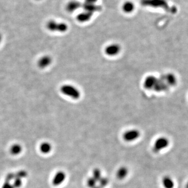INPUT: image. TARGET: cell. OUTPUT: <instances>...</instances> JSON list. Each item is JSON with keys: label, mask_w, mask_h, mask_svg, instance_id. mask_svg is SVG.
<instances>
[{"label": "cell", "mask_w": 188, "mask_h": 188, "mask_svg": "<svg viewBox=\"0 0 188 188\" xmlns=\"http://www.w3.org/2000/svg\"><path fill=\"white\" fill-rule=\"evenodd\" d=\"M157 80V78L154 76H148L145 78V80L144 81V87L147 90H154Z\"/></svg>", "instance_id": "obj_8"}, {"label": "cell", "mask_w": 188, "mask_h": 188, "mask_svg": "<svg viewBox=\"0 0 188 188\" xmlns=\"http://www.w3.org/2000/svg\"><path fill=\"white\" fill-rule=\"evenodd\" d=\"M82 6V4L77 0H71L66 4V9L69 13H73L77 11L79 7Z\"/></svg>", "instance_id": "obj_9"}, {"label": "cell", "mask_w": 188, "mask_h": 188, "mask_svg": "<svg viewBox=\"0 0 188 188\" xmlns=\"http://www.w3.org/2000/svg\"><path fill=\"white\" fill-rule=\"evenodd\" d=\"M101 188V186H99V185H96V186H95V187H94V188Z\"/></svg>", "instance_id": "obj_22"}, {"label": "cell", "mask_w": 188, "mask_h": 188, "mask_svg": "<svg viewBox=\"0 0 188 188\" xmlns=\"http://www.w3.org/2000/svg\"><path fill=\"white\" fill-rule=\"evenodd\" d=\"M142 4L144 6L155 7H164L167 5L165 0H142Z\"/></svg>", "instance_id": "obj_6"}, {"label": "cell", "mask_w": 188, "mask_h": 188, "mask_svg": "<svg viewBox=\"0 0 188 188\" xmlns=\"http://www.w3.org/2000/svg\"><path fill=\"white\" fill-rule=\"evenodd\" d=\"M61 93L67 96L74 99H77L81 96V93L77 88L71 85H64L60 88Z\"/></svg>", "instance_id": "obj_1"}, {"label": "cell", "mask_w": 188, "mask_h": 188, "mask_svg": "<svg viewBox=\"0 0 188 188\" xmlns=\"http://www.w3.org/2000/svg\"><path fill=\"white\" fill-rule=\"evenodd\" d=\"M121 51V47L120 45L116 43H112L107 46L106 47L105 52L107 56L112 57L116 56Z\"/></svg>", "instance_id": "obj_5"}, {"label": "cell", "mask_w": 188, "mask_h": 188, "mask_svg": "<svg viewBox=\"0 0 188 188\" xmlns=\"http://www.w3.org/2000/svg\"><path fill=\"white\" fill-rule=\"evenodd\" d=\"M135 4L131 1H127L122 4V9L124 12L127 14H130L135 11Z\"/></svg>", "instance_id": "obj_14"}, {"label": "cell", "mask_w": 188, "mask_h": 188, "mask_svg": "<svg viewBox=\"0 0 188 188\" xmlns=\"http://www.w3.org/2000/svg\"><path fill=\"white\" fill-rule=\"evenodd\" d=\"M169 144V141L168 139L164 136H161L158 138L154 142L153 150L155 153H160L161 150L168 147Z\"/></svg>", "instance_id": "obj_3"}, {"label": "cell", "mask_w": 188, "mask_h": 188, "mask_svg": "<svg viewBox=\"0 0 188 188\" xmlns=\"http://www.w3.org/2000/svg\"><path fill=\"white\" fill-rule=\"evenodd\" d=\"M85 3H87L97 4L98 0H84Z\"/></svg>", "instance_id": "obj_21"}, {"label": "cell", "mask_w": 188, "mask_h": 188, "mask_svg": "<svg viewBox=\"0 0 188 188\" xmlns=\"http://www.w3.org/2000/svg\"><path fill=\"white\" fill-rule=\"evenodd\" d=\"M82 6L84 11H87L93 14L100 11L101 9V6H98L97 4L87 3L84 2V3L83 4Z\"/></svg>", "instance_id": "obj_11"}, {"label": "cell", "mask_w": 188, "mask_h": 188, "mask_svg": "<svg viewBox=\"0 0 188 188\" xmlns=\"http://www.w3.org/2000/svg\"><path fill=\"white\" fill-rule=\"evenodd\" d=\"M97 181L91 177L88 178L86 180V185L89 188H93L97 185Z\"/></svg>", "instance_id": "obj_19"}, {"label": "cell", "mask_w": 188, "mask_h": 188, "mask_svg": "<svg viewBox=\"0 0 188 188\" xmlns=\"http://www.w3.org/2000/svg\"><path fill=\"white\" fill-rule=\"evenodd\" d=\"M186 188H188V181L187 183H186Z\"/></svg>", "instance_id": "obj_24"}, {"label": "cell", "mask_w": 188, "mask_h": 188, "mask_svg": "<svg viewBox=\"0 0 188 188\" xmlns=\"http://www.w3.org/2000/svg\"><path fill=\"white\" fill-rule=\"evenodd\" d=\"M93 14L91 13L84 11L77 15L76 19L80 23H86L90 20Z\"/></svg>", "instance_id": "obj_12"}, {"label": "cell", "mask_w": 188, "mask_h": 188, "mask_svg": "<svg viewBox=\"0 0 188 188\" xmlns=\"http://www.w3.org/2000/svg\"><path fill=\"white\" fill-rule=\"evenodd\" d=\"M169 86L165 83V81L163 80L161 78L158 79L156 82V84L155 85L154 90L155 91L160 92V91H166L168 90Z\"/></svg>", "instance_id": "obj_13"}, {"label": "cell", "mask_w": 188, "mask_h": 188, "mask_svg": "<svg viewBox=\"0 0 188 188\" xmlns=\"http://www.w3.org/2000/svg\"><path fill=\"white\" fill-rule=\"evenodd\" d=\"M52 62V57L50 56L46 55L40 59L38 62V65L40 68H45L49 66Z\"/></svg>", "instance_id": "obj_10"}, {"label": "cell", "mask_w": 188, "mask_h": 188, "mask_svg": "<svg viewBox=\"0 0 188 188\" xmlns=\"http://www.w3.org/2000/svg\"><path fill=\"white\" fill-rule=\"evenodd\" d=\"M47 27L49 31L56 32H65L68 29V26L66 24L56 22L53 20H51L48 22Z\"/></svg>", "instance_id": "obj_2"}, {"label": "cell", "mask_w": 188, "mask_h": 188, "mask_svg": "<svg viewBox=\"0 0 188 188\" xmlns=\"http://www.w3.org/2000/svg\"><path fill=\"white\" fill-rule=\"evenodd\" d=\"M162 185L164 188H174L175 182L173 179L169 176H165L162 179Z\"/></svg>", "instance_id": "obj_16"}, {"label": "cell", "mask_w": 188, "mask_h": 188, "mask_svg": "<svg viewBox=\"0 0 188 188\" xmlns=\"http://www.w3.org/2000/svg\"><path fill=\"white\" fill-rule=\"evenodd\" d=\"M128 174L129 169L127 167H120L116 171V177L119 180H123L127 177Z\"/></svg>", "instance_id": "obj_15"}, {"label": "cell", "mask_w": 188, "mask_h": 188, "mask_svg": "<svg viewBox=\"0 0 188 188\" xmlns=\"http://www.w3.org/2000/svg\"><path fill=\"white\" fill-rule=\"evenodd\" d=\"M2 35L0 34V43H1V41H2Z\"/></svg>", "instance_id": "obj_23"}, {"label": "cell", "mask_w": 188, "mask_h": 188, "mask_svg": "<svg viewBox=\"0 0 188 188\" xmlns=\"http://www.w3.org/2000/svg\"><path fill=\"white\" fill-rule=\"evenodd\" d=\"M141 133L137 129H131L124 133L122 138L127 142H132L138 140L140 138Z\"/></svg>", "instance_id": "obj_4"}, {"label": "cell", "mask_w": 188, "mask_h": 188, "mask_svg": "<svg viewBox=\"0 0 188 188\" xmlns=\"http://www.w3.org/2000/svg\"><path fill=\"white\" fill-rule=\"evenodd\" d=\"M98 183H99V186H100L101 188H103L104 187H105L106 186H107L109 183V180L107 178L102 177Z\"/></svg>", "instance_id": "obj_20"}, {"label": "cell", "mask_w": 188, "mask_h": 188, "mask_svg": "<svg viewBox=\"0 0 188 188\" xmlns=\"http://www.w3.org/2000/svg\"><path fill=\"white\" fill-rule=\"evenodd\" d=\"M65 178V175L63 172H60L56 175L54 180V183L56 185H60L61 183L64 181Z\"/></svg>", "instance_id": "obj_17"}, {"label": "cell", "mask_w": 188, "mask_h": 188, "mask_svg": "<svg viewBox=\"0 0 188 188\" xmlns=\"http://www.w3.org/2000/svg\"><path fill=\"white\" fill-rule=\"evenodd\" d=\"M168 86H175L177 83V79L174 74L168 73L165 75H161L160 77Z\"/></svg>", "instance_id": "obj_7"}, {"label": "cell", "mask_w": 188, "mask_h": 188, "mask_svg": "<svg viewBox=\"0 0 188 188\" xmlns=\"http://www.w3.org/2000/svg\"><path fill=\"white\" fill-rule=\"evenodd\" d=\"M93 175L92 177L97 181V182H98L100 179L102 177V172L101 171L99 168H95L93 171Z\"/></svg>", "instance_id": "obj_18"}]
</instances>
